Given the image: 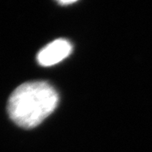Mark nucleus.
Segmentation results:
<instances>
[{
  "label": "nucleus",
  "instance_id": "nucleus-1",
  "mask_svg": "<svg viewBox=\"0 0 152 152\" xmlns=\"http://www.w3.org/2000/svg\"><path fill=\"white\" fill-rule=\"evenodd\" d=\"M58 94L46 81L26 82L9 98L7 110L12 121L23 129H33L53 113Z\"/></svg>",
  "mask_w": 152,
  "mask_h": 152
},
{
  "label": "nucleus",
  "instance_id": "nucleus-2",
  "mask_svg": "<svg viewBox=\"0 0 152 152\" xmlns=\"http://www.w3.org/2000/svg\"><path fill=\"white\" fill-rule=\"evenodd\" d=\"M72 52V45L65 39H58L47 45L37 54L40 65L49 67L57 64L66 58Z\"/></svg>",
  "mask_w": 152,
  "mask_h": 152
},
{
  "label": "nucleus",
  "instance_id": "nucleus-3",
  "mask_svg": "<svg viewBox=\"0 0 152 152\" xmlns=\"http://www.w3.org/2000/svg\"><path fill=\"white\" fill-rule=\"evenodd\" d=\"M75 2L76 1H59L58 4L61 5H67V4H72Z\"/></svg>",
  "mask_w": 152,
  "mask_h": 152
}]
</instances>
